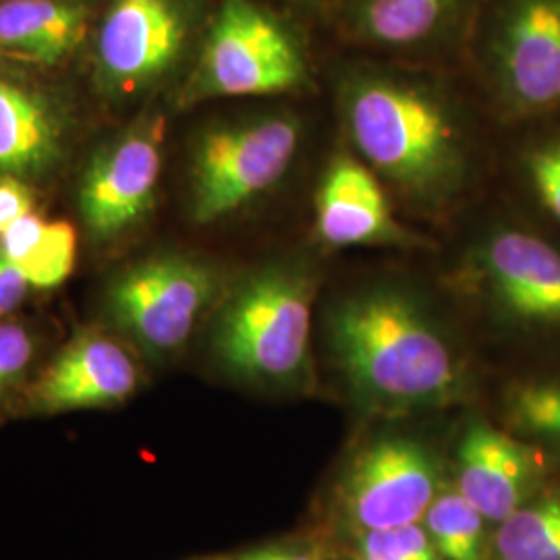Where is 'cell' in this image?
<instances>
[{
    "label": "cell",
    "mask_w": 560,
    "mask_h": 560,
    "mask_svg": "<svg viewBox=\"0 0 560 560\" xmlns=\"http://www.w3.org/2000/svg\"><path fill=\"white\" fill-rule=\"evenodd\" d=\"M322 277L320 260L298 249L261 264L224 291L212 351L233 378L275 390L310 386L312 316Z\"/></svg>",
    "instance_id": "3"
},
{
    "label": "cell",
    "mask_w": 560,
    "mask_h": 560,
    "mask_svg": "<svg viewBox=\"0 0 560 560\" xmlns=\"http://www.w3.org/2000/svg\"><path fill=\"white\" fill-rule=\"evenodd\" d=\"M441 492L432 453L407 436H382L353 460L342 483V513L360 534L421 523Z\"/></svg>",
    "instance_id": "10"
},
{
    "label": "cell",
    "mask_w": 560,
    "mask_h": 560,
    "mask_svg": "<svg viewBox=\"0 0 560 560\" xmlns=\"http://www.w3.org/2000/svg\"><path fill=\"white\" fill-rule=\"evenodd\" d=\"M44 224L46 221L36 212H30L21 217L20 221L13 222L9 229L0 233V256H4L13 264L23 260L36 245V241L40 240Z\"/></svg>",
    "instance_id": "25"
},
{
    "label": "cell",
    "mask_w": 560,
    "mask_h": 560,
    "mask_svg": "<svg viewBox=\"0 0 560 560\" xmlns=\"http://www.w3.org/2000/svg\"><path fill=\"white\" fill-rule=\"evenodd\" d=\"M30 289L34 287L23 277L20 268L4 256H0V322L20 307Z\"/></svg>",
    "instance_id": "27"
},
{
    "label": "cell",
    "mask_w": 560,
    "mask_h": 560,
    "mask_svg": "<svg viewBox=\"0 0 560 560\" xmlns=\"http://www.w3.org/2000/svg\"><path fill=\"white\" fill-rule=\"evenodd\" d=\"M38 355V339L23 322H0V409L20 388Z\"/></svg>",
    "instance_id": "24"
},
{
    "label": "cell",
    "mask_w": 560,
    "mask_h": 560,
    "mask_svg": "<svg viewBox=\"0 0 560 560\" xmlns=\"http://www.w3.org/2000/svg\"><path fill=\"white\" fill-rule=\"evenodd\" d=\"M540 478V457L504 430L476 421L460 439L457 490L490 523L499 525L532 501Z\"/></svg>",
    "instance_id": "15"
},
{
    "label": "cell",
    "mask_w": 560,
    "mask_h": 560,
    "mask_svg": "<svg viewBox=\"0 0 560 560\" xmlns=\"http://www.w3.org/2000/svg\"><path fill=\"white\" fill-rule=\"evenodd\" d=\"M335 106L347 148L411 217L448 219L476 189L480 129L432 73L376 60L347 65Z\"/></svg>",
    "instance_id": "1"
},
{
    "label": "cell",
    "mask_w": 560,
    "mask_h": 560,
    "mask_svg": "<svg viewBox=\"0 0 560 560\" xmlns=\"http://www.w3.org/2000/svg\"><path fill=\"white\" fill-rule=\"evenodd\" d=\"M469 46L499 119L521 127L560 113V0H483Z\"/></svg>",
    "instance_id": "6"
},
{
    "label": "cell",
    "mask_w": 560,
    "mask_h": 560,
    "mask_svg": "<svg viewBox=\"0 0 560 560\" xmlns=\"http://www.w3.org/2000/svg\"><path fill=\"white\" fill-rule=\"evenodd\" d=\"M200 0H115L96 46L102 85L131 96L164 80L185 57Z\"/></svg>",
    "instance_id": "9"
},
{
    "label": "cell",
    "mask_w": 560,
    "mask_h": 560,
    "mask_svg": "<svg viewBox=\"0 0 560 560\" xmlns=\"http://www.w3.org/2000/svg\"><path fill=\"white\" fill-rule=\"evenodd\" d=\"M235 560H324L314 548L298 546H264L256 550H247Z\"/></svg>",
    "instance_id": "28"
},
{
    "label": "cell",
    "mask_w": 560,
    "mask_h": 560,
    "mask_svg": "<svg viewBox=\"0 0 560 560\" xmlns=\"http://www.w3.org/2000/svg\"><path fill=\"white\" fill-rule=\"evenodd\" d=\"M314 233L328 249H430L432 240L397 214L372 168L347 145L326 162L314 194Z\"/></svg>",
    "instance_id": "11"
},
{
    "label": "cell",
    "mask_w": 560,
    "mask_h": 560,
    "mask_svg": "<svg viewBox=\"0 0 560 560\" xmlns=\"http://www.w3.org/2000/svg\"><path fill=\"white\" fill-rule=\"evenodd\" d=\"M523 127L513 166L523 191L560 233V113Z\"/></svg>",
    "instance_id": "18"
},
{
    "label": "cell",
    "mask_w": 560,
    "mask_h": 560,
    "mask_svg": "<svg viewBox=\"0 0 560 560\" xmlns=\"http://www.w3.org/2000/svg\"><path fill=\"white\" fill-rule=\"evenodd\" d=\"M305 120L295 110H264L206 127L189 156L187 208L200 226L224 221L266 198L300 161Z\"/></svg>",
    "instance_id": "7"
},
{
    "label": "cell",
    "mask_w": 560,
    "mask_h": 560,
    "mask_svg": "<svg viewBox=\"0 0 560 560\" xmlns=\"http://www.w3.org/2000/svg\"><path fill=\"white\" fill-rule=\"evenodd\" d=\"M330 358L353 397L370 409H436L469 390V361L418 287L372 279L328 307Z\"/></svg>",
    "instance_id": "2"
},
{
    "label": "cell",
    "mask_w": 560,
    "mask_h": 560,
    "mask_svg": "<svg viewBox=\"0 0 560 560\" xmlns=\"http://www.w3.org/2000/svg\"><path fill=\"white\" fill-rule=\"evenodd\" d=\"M502 407L511 430L560 442V374L513 382L504 393Z\"/></svg>",
    "instance_id": "21"
},
{
    "label": "cell",
    "mask_w": 560,
    "mask_h": 560,
    "mask_svg": "<svg viewBox=\"0 0 560 560\" xmlns=\"http://www.w3.org/2000/svg\"><path fill=\"white\" fill-rule=\"evenodd\" d=\"M217 560H224V559H217Z\"/></svg>",
    "instance_id": "30"
},
{
    "label": "cell",
    "mask_w": 560,
    "mask_h": 560,
    "mask_svg": "<svg viewBox=\"0 0 560 560\" xmlns=\"http://www.w3.org/2000/svg\"><path fill=\"white\" fill-rule=\"evenodd\" d=\"M226 291L221 270L189 254H162L122 270L106 291V316L145 355L180 351Z\"/></svg>",
    "instance_id": "8"
},
{
    "label": "cell",
    "mask_w": 560,
    "mask_h": 560,
    "mask_svg": "<svg viewBox=\"0 0 560 560\" xmlns=\"http://www.w3.org/2000/svg\"><path fill=\"white\" fill-rule=\"evenodd\" d=\"M78 233L67 221H46L40 240L15 266L34 289H52L67 279L75 266Z\"/></svg>",
    "instance_id": "22"
},
{
    "label": "cell",
    "mask_w": 560,
    "mask_h": 560,
    "mask_svg": "<svg viewBox=\"0 0 560 560\" xmlns=\"http://www.w3.org/2000/svg\"><path fill=\"white\" fill-rule=\"evenodd\" d=\"M463 295L523 335H560V233L517 214L481 222L455 260Z\"/></svg>",
    "instance_id": "4"
},
{
    "label": "cell",
    "mask_w": 560,
    "mask_h": 560,
    "mask_svg": "<svg viewBox=\"0 0 560 560\" xmlns=\"http://www.w3.org/2000/svg\"><path fill=\"white\" fill-rule=\"evenodd\" d=\"M166 119L143 117L90 162L80 187V210L94 237H115L154 208L162 171Z\"/></svg>",
    "instance_id": "12"
},
{
    "label": "cell",
    "mask_w": 560,
    "mask_h": 560,
    "mask_svg": "<svg viewBox=\"0 0 560 560\" xmlns=\"http://www.w3.org/2000/svg\"><path fill=\"white\" fill-rule=\"evenodd\" d=\"M312 88V60L300 25L258 0H222L208 21L180 104L270 98Z\"/></svg>",
    "instance_id": "5"
},
{
    "label": "cell",
    "mask_w": 560,
    "mask_h": 560,
    "mask_svg": "<svg viewBox=\"0 0 560 560\" xmlns=\"http://www.w3.org/2000/svg\"><path fill=\"white\" fill-rule=\"evenodd\" d=\"M483 0H340L330 21L365 50L428 57L471 38Z\"/></svg>",
    "instance_id": "13"
},
{
    "label": "cell",
    "mask_w": 560,
    "mask_h": 560,
    "mask_svg": "<svg viewBox=\"0 0 560 560\" xmlns=\"http://www.w3.org/2000/svg\"><path fill=\"white\" fill-rule=\"evenodd\" d=\"M360 560H444L423 523L361 534Z\"/></svg>",
    "instance_id": "23"
},
{
    "label": "cell",
    "mask_w": 560,
    "mask_h": 560,
    "mask_svg": "<svg viewBox=\"0 0 560 560\" xmlns=\"http://www.w3.org/2000/svg\"><path fill=\"white\" fill-rule=\"evenodd\" d=\"M138 360L119 340L83 330L69 340L21 397L27 416L117 407L140 388Z\"/></svg>",
    "instance_id": "14"
},
{
    "label": "cell",
    "mask_w": 560,
    "mask_h": 560,
    "mask_svg": "<svg viewBox=\"0 0 560 560\" xmlns=\"http://www.w3.org/2000/svg\"><path fill=\"white\" fill-rule=\"evenodd\" d=\"M301 7H305L307 11L320 15L324 20L330 21V18L335 15L337 7L340 4V0H298Z\"/></svg>",
    "instance_id": "29"
},
{
    "label": "cell",
    "mask_w": 560,
    "mask_h": 560,
    "mask_svg": "<svg viewBox=\"0 0 560 560\" xmlns=\"http://www.w3.org/2000/svg\"><path fill=\"white\" fill-rule=\"evenodd\" d=\"M88 21L85 0H0V55L57 65L83 42Z\"/></svg>",
    "instance_id": "17"
},
{
    "label": "cell",
    "mask_w": 560,
    "mask_h": 560,
    "mask_svg": "<svg viewBox=\"0 0 560 560\" xmlns=\"http://www.w3.org/2000/svg\"><path fill=\"white\" fill-rule=\"evenodd\" d=\"M65 117L40 90L0 78V173L40 177L65 154Z\"/></svg>",
    "instance_id": "16"
},
{
    "label": "cell",
    "mask_w": 560,
    "mask_h": 560,
    "mask_svg": "<svg viewBox=\"0 0 560 560\" xmlns=\"http://www.w3.org/2000/svg\"><path fill=\"white\" fill-rule=\"evenodd\" d=\"M421 523L442 559L483 560L488 521L457 488L441 490Z\"/></svg>",
    "instance_id": "20"
},
{
    "label": "cell",
    "mask_w": 560,
    "mask_h": 560,
    "mask_svg": "<svg viewBox=\"0 0 560 560\" xmlns=\"http://www.w3.org/2000/svg\"><path fill=\"white\" fill-rule=\"evenodd\" d=\"M492 550L497 560H560V488L534 497L501 521Z\"/></svg>",
    "instance_id": "19"
},
{
    "label": "cell",
    "mask_w": 560,
    "mask_h": 560,
    "mask_svg": "<svg viewBox=\"0 0 560 560\" xmlns=\"http://www.w3.org/2000/svg\"><path fill=\"white\" fill-rule=\"evenodd\" d=\"M30 212H34L30 187L20 177L0 173V233Z\"/></svg>",
    "instance_id": "26"
}]
</instances>
